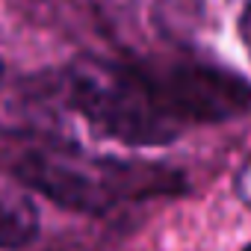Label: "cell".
<instances>
[{"label":"cell","instance_id":"obj_1","mask_svg":"<svg viewBox=\"0 0 251 251\" xmlns=\"http://www.w3.org/2000/svg\"><path fill=\"white\" fill-rule=\"evenodd\" d=\"M56 95L83 112L89 124L130 148L169 145L180 124L169 115L154 68L112 59H77L56 80Z\"/></svg>","mask_w":251,"mask_h":251},{"label":"cell","instance_id":"obj_2","mask_svg":"<svg viewBox=\"0 0 251 251\" xmlns=\"http://www.w3.org/2000/svg\"><path fill=\"white\" fill-rule=\"evenodd\" d=\"M15 177L36 195L77 213H106L118 201L172 195L180 175L142 160H100L77 154L30 151L12 163Z\"/></svg>","mask_w":251,"mask_h":251},{"label":"cell","instance_id":"obj_3","mask_svg":"<svg viewBox=\"0 0 251 251\" xmlns=\"http://www.w3.org/2000/svg\"><path fill=\"white\" fill-rule=\"evenodd\" d=\"M160 95L180 127L189 124H216L233 118L251 106V89L207 65H169L154 68Z\"/></svg>","mask_w":251,"mask_h":251},{"label":"cell","instance_id":"obj_4","mask_svg":"<svg viewBox=\"0 0 251 251\" xmlns=\"http://www.w3.org/2000/svg\"><path fill=\"white\" fill-rule=\"evenodd\" d=\"M39 233V213L18 177H0V251H18Z\"/></svg>","mask_w":251,"mask_h":251},{"label":"cell","instance_id":"obj_5","mask_svg":"<svg viewBox=\"0 0 251 251\" xmlns=\"http://www.w3.org/2000/svg\"><path fill=\"white\" fill-rule=\"evenodd\" d=\"M236 195L245 201V204H251V160L239 169V175H236Z\"/></svg>","mask_w":251,"mask_h":251},{"label":"cell","instance_id":"obj_6","mask_svg":"<svg viewBox=\"0 0 251 251\" xmlns=\"http://www.w3.org/2000/svg\"><path fill=\"white\" fill-rule=\"evenodd\" d=\"M239 36H242V45L251 56V0H245V6L239 12Z\"/></svg>","mask_w":251,"mask_h":251},{"label":"cell","instance_id":"obj_7","mask_svg":"<svg viewBox=\"0 0 251 251\" xmlns=\"http://www.w3.org/2000/svg\"><path fill=\"white\" fill-rule=\"evenodd\" d=\"M9 80V74H6V68H3V62H0V89H3V83Z\"/></svg>","mask_w":251,"mask_h":251},{"label":"cell","instance_id":"obj_8","mask_svg":"<svg viewBox=\"0 0 251 251\" xmlns=\"http://www.w3.org/2000/svg\"><path fill=\"white\" fill-rule=\"evenodd\" d=\"M239 251H251V242H248V245H242V248H239Z\"/></svg>","mask_w":251,"mask_h":251}]
</instances>
